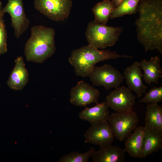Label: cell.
Segmentation results:
<instances>
[{
	"label": "cell",
	"instance_id": "1",
	"mask_svg": "<svg viewBox=\"0 0 162 162\" xmlns=\"http://www.w3.org/2000/svg\"><path fill=\"white\" fill-rule=\"evenodd\" d=\"M137 39L146 52L157 50L162 54V0H140L137 6Z\"/></svg>",
	"mask_w": 162,
	"mask_h": 162
},
{
	"label": "cell",
	"instance_id": "2",
	"mask_svg": "<svg viewBox=\"0 0 162 162\" xmlns=\"http://www.w3.org/2000/svg\"><path fill=\"white\" fill-rule=\"evenodd\" d=\"M55 35L52 28L42 25L33 26L31 36L25 45L26 60L42 63L53 55L56 50Z\"/></svg>",
	"mask_w": 162,
	"mask_h": 162
},
{
	"label": "cell",
	"instance_id": "3",
	"mask_svg": "<svg viewBox=\"0 0 162 162\" xmlns=\"http://www.w3.org/2000/svg\"><path fill=\"white\" fill-rule=\"evenodd\" d=\"M121 57L132 58L133 57L120 55L109 50H100L88 45L73 50L68 61L74 67L77 76L85 77L88 76L97 63Z\"/></svg>",
	"mask_w": 162,
	"mask_h": 162
},
{
	"label": "cell",
	"instance_id": "4",
	"mask_svg": "<svg viewBox=\"0 0 162 162\" xmlns=\"http://www.w3.org/2000/svg\"><path fill=\"white\" fill-rule=\"evenodd\" d=\"M122 31L121 27L108 26L94 20L88 23L86 36L89 45L98 49H104L115 44Z\"/></svg>",
	"mask_w": 162,
	"mask_h": 162
},
{
	"label": "cell",
	"instance_id": "5",
	"mask_svg": "<svg viewBox=\"0 0 162 162\" xmlns=\"http://www.w3.org/2000/svg\"><path fill=\"white\" fill-rule=\"evenodd\" d=\"M108 121L114 137L123 141L137 127L139 119L136 113L132 110L126 112L112 113Z\"/></svg>",
	"mask_w": 162,
	"mask_h": 162
},
{
	"label": "cell",
	"instance_id": "6",
	"mask_svg": "<svg viewBox=\"0 0 162 162\" xmlns=\"http://www.w3.org/2000/svg\"><path fill=\"white\" fill-rule=\"evenodd\" d=\"M94 86L108 90L119 87L124 79L121 73L111 65L94 66L88 76Z\"/></svg>",
	"mask_w": 162,
	"mask_h": 162
},
{
	"label": "cell",
	"instance_id": "7",
	"mask_svg": "<svg viewBox=\"0 0 162 162\" xmlns=\"http://www.w3.org/2000/svg\"><path fill=\"white\" fill-rule=\"evenodd\" d=\"M72 0H34L35 8L50 20L63 21L69 15Z\"/></svg>",
	"mask_w": 162,
	"mask_h": 162
},
{
	"label": "cell",
	"instance_id": "8",
	"mask_svg": "<svg viewBox=\"0 0 162 162\" xmlns=\"http://www.w3.org/2000/svg\"><path fill=\"white\" fill-rule=\"evenodd\" d=\"M5 13L10 15L11 26L15 36L19 38L26 31L30 23L25 12L22 0H8L0 11V15L3 16Z\"/></svg>",
	"mask_w": 162,
	"mask_h": 162
},
{
	"label": "cell",
	"instance_id": "9",
	"mask_svg": "<svg viewBox=\"0 0 162 162\" xmlns=\"http://www.w3.org/2000/svg\"><path fill=\"white\" fill-rule=\"evenodd\" d=\"M106 97L109 107L118 112H126L132 110L135 96L128 87L123 86L115 88Z\"/></svg>",
	"mask_w": 162,
	"mask_h": 162
},
{
	"label": "cell",
	"instance_id": "10",
	"mask_svg": "<svg viewBox=\"0 0 162 162\" xmlns=\"http://www.w3.org/2000/svg\"><path fill=\"white\" fill-rule=\"evenodd\" d=\"M100 94L98 89L82 80L71 89L70 101L75 106L86 107L92 103L98 104Z\"/></svg>",
	"mask_w": 162,
	"mask_h": 162
},
{
	"label": "cell",
	"instance_id": "11",
	"mask_svg": "<svg viewBox=\"0 0 162 162\" xmlns=\"http://www.w3.org/2000/svg\"><path fill=\"white\" fill-rule=\"evenodd\" d=\"M85 143L101 146L111 144L115 137L109 122H106L92 125L84 135Z\"/></svg>",
	"mask_w": 162,
	"mask_h": 162
},
{
	"label": "cell",
	"instance_id": "12",
	"mask_svg": "<svg viewBox=\"0 0 162 162\" xmlns=\"http://www.w3.org/2000/svg\"><path fill=\"white\" fill-rule=\"evenodd\" d=\"M124 75L128 88L136 92L138 98L146 93L148 87L142 82L143 73L139 62H134L127 67L124 71Z\"/></svg>",
	"mask_w": 162,
	"mask_h": 162
},
{
	"label": "cell",
	"instance_id": "13",
	"mask_svg": "<svg viewBox=\"0 0 162 162\" xmlns=\"http://www.w3.org/2000/svg\"><path fill=\"white\" fill-rule=\"evenodd\" d=\"M15 65L7 82L8 86L15 90H22L29 80V73L25 67L23 57L18 56L15 60Z\"/></svg>",
	"mask_w": 162,
	"mask_h": 162
},
{
	"label": "cell",
	"instance_id": "14",
	"mask_svg": "<svg viewBox=\"0 0 162 162\" xmlns=\"http://www.w3.org/2000/svg\"><path fill=\"white\" fill-rule=\"evenodd\" d=\"M160 59L158 56L152 57L149 61L144 59L139 62V65L143 71V80L148 85L152 83L158 84L159 78L162 77V69Z\"/></svg>",
	"mask_w": 162,
	"mask_h": 162
},
{
	"label": "cell",
	"instance_id": "15",
	"mask_svg": "<svg viewBox=\"0 0 162 162\" xmlns=\"http://www.w3.org/2000/svg\"><path fill=\"white\" fill-rule=\"evenodd\" d=\"M92 157L93 162H123L125 151L119 147L107 144L100 146Z\"/></svg>",
	"mask_w": 162,
	"mask_h": 162
},
{
	"label": "cell",
	"instance_id": "16",
	"mask_svg": "<svg viewBox=\"0 0 162 162\" xmlns=\"http://www.w3.org/2000/svg\"><path fill=\"white\" fill-rule=\"evenodd\" d=\"M96 104L92 107H86L79 113L80 118L88 122L91 125L108 121L110 115L106 102Z\"/></svg>",
	"mask_w": 162,
	"mask_h": 162
},
{
	"label": "cell",
	"instance_id": "17",
	"mask_svg": "<svg viewBox=\"0 0 162 162\" xmlns=\"http://www.w3.org/2000/svg\"><path fill=\"white\" fill-rule=\"evenodd\" d=\"M162 149V133L154 130L146 128L139 158H145Z\"/></svg>",
	"mask_w": 162,
	"mask_h": 162
},
{
	"label": "cell",
	"instance_id": "18",
	"mask_svg": "<svg viewBox=\"0 0 162 162\" xmlns=\"http://www.w3.org/2000/svg\"><path fill=\"white\" fill-rule=\"evenodd\" d=\"M145 129V127H137L125 140L124 149L133 157H140Z\"/></svg>",
	"mask_w": 162,
	"mask_h": 162
},
{
	"label": "cell",
	"instance_id": "19",
	"mask_svg": "<svg viewBox=\"0 0 162 162\" xmlns=\"http://www.w3.org/2000/svg\"><path fill=\"white\" fill-rule=\"evenodd\" d=\"M145 128L162 133V107L158 104H148L145 119Z\"/></svg>",
	"mask_w": 162,
	"mask_h": 162
},
{
	"label": "cell",
	"instance_id": "20",
	"mask_svg": "<svg viewBox=\"0 0 162 162\" xmlns=\"http://www.w3.org/2000/svg\"><path fill=\"white\" fill-rule=\"evenodd\" d=\"M114 9L112 2L109 0H104L97 3L92 8L94 20L106 25Z\"/></svg>",
	"mask_w": 162,
	"mask_h": 162
},
{
	"label": "cell",
	"instance_id": "21",
	"mask_svg": "<svg viewBox=\"0 0 162 162\" xmlns=\"http://www.w3.org/2000/svg\"><path fill=\"white\" fill-rule=\"evenodd\" d=\"M140 0H123L112 12L110 17L113 19L126 15L135 14L137 12L138 4Z\"/></svg>",
	"mask_w": 162,
	"mask_h": 162
},
{
	"label": "cell",
	"instance_id": "22",
	"mask_svg": "<svg viewBox=\"0 0 162 162\" xmlns=\"http://www.w3.org/2000/svg\"><path fill=\"white\" fill-rule=\"evenodd\" d=\"M95 151L93 147L84 153L75 151L62 156L58 160L59 162H88L89 158L93 155Z\"/></svg>",
	"mask_w": 162,
	"mask_h": 162
},
{
	"label": "cell",
	"instance_id": "23",
	"mask_svg": "<svg viewBox=\"0 0 162 162\" xmlns=\"http://www.w3.org/2000/svg\"><path fill=\"white\" fill-rule=\"evenodd\" d=\"M145 96L139 101L148 104H158L162 101V86L159 87L154 86L151 88Z\"/></svg>",
	"mask_w": 162,
	"mask_h": 162
},
{
	"label": "cell",
	"instance_id": "24",
	"mask_svg": "<svg viewBox=\"0 0 162 162\" xmlns=\"http://www.w3.org/2000/svg\"><path fill=\"white\" fill-rule=\"evenodd\" d=\"M7 32L3 16L0 15V55L7 51Z\"/></svg>",
	"mask_w": 162,
	"mask_h": 162
},
{
	"label": "cell",
	"instance_id": "25",
	"mask_svg": "<svg viewBox=\"0 0 162 162\" xmlns=\"http://www.w3.org/2000/svg\"><path fill=\"white\" fill-rule=\"evenodd\" d=\"M123 0H112L111 2L114 5L115 9L117 8L119 5Z\"/></svg>",
	"mask_w": 162,
	"mask_h": 162
},
{
	"label": "cell",
	"instance_id": "26",
	"mask_svg": "<svg viewBox=\"0 0 162 162\" xmlns=\"http://www.w3.org/2000/svg\"><path fill=\"white\" fill-rule=\"evenodd\" d=\"M2 8V4L1 2L0 1V12Z\"/></svg>",
	"mask_w": 162,
	"mask_h": 162
}]
</instances>
